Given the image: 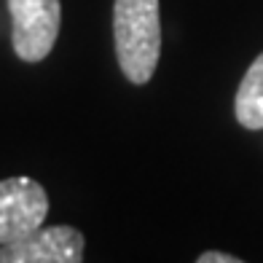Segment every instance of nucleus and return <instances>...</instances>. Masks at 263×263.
Here are the masks:
<instances>
[{"instance_id":"3","label":"nucleus","mask_w":263,"mask_h":263,"mask_svg":"<svg viewBox=\"0 0 263 263\" xmlns=\"http://www.w3.org/2000/svg\"><path fill=\"white\" fill-rule=\"evenodd\" d=\"M49 215L46 188L32 177L0 180V245L16 242L41 229Z\"/></svg>"},{"instance_id":"6","label":"nucleus","mask_w":263,"mask_h":263,"mask_svg":"<svg viewBox=\"0 0 263 263\" xmlns=\"http://www.w3.org/2000/svg\"><path fill=\"white\" fill-rule=\"evenodd\" d=\"M196 263H239V258L231 255V253H218V250H210V253H201L196 258Z\"/></svg>"},{"instance_id":"2","label":"nucleus","mask_w":263,"mask_h":263,"mask_svg":"<svg viewBox=\"0 0 263 263\" xmlns=\"http://www.w3.org/2000/svg\"><path fill=\"white\" fill-rule=\"evenodd\" d=\"M11 43L22 62H43L51 54L62 27L59 0H8Z\"/></svg>"},{"instance_id":"5","label":"nucleus","mask_w":263,"mask_h":263,"mask_svg":"<svg viewBox=\"0 0 263 263\" xmlns=\"http://www.w3.org/2000/svg\"><path fill=\"white\" fill-rule=\"evenodd\" d=\"M234 116L245 129H263V54L247 67L234 97Z\"/></svg>"},{"instance_id":"1","label":"nucleus","mask_w":263,"mask_h":263,"mask_svg":"<svg viewBox=\"0 0 263 263\" xmlns=\"http://www.w3.org/2000/svg\"><path fill=\"white\" fill-rule=\"evenodd\" d=\"M113 43L124 78L135 86L148 83L156 73L161 57L159 0H116Z\"/></svg>"},{"instance_id":"4","label":"nucleus","mask_w":263,"mask_h":263,"mask_svg":"<svg viewBox=\"0 0 263 263\" xmlns=\"http://www.w3.org/2000/svg\"><path fill=\"white\" fill-rule=\"evenodd\" d=\"M86 239L73 226H41L16 242L0 245V263H81Z\"/></svg>"}]
</instances>
